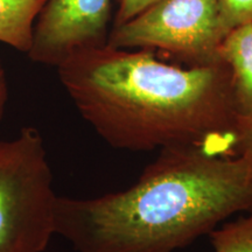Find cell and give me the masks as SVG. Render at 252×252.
Listing matches in <instances>:
<instances>
[{"mask_svg": "<svg viewBox=\"0 0 252 252\" xmlns=\"http://www.w3.org/2000/svg\"><path fill=\"white\" fill-rule=\"evenodd\" d=\"M56 69L80 115L112 147L198 146L231 157L237 115L223 60L182 68L153 50L104 46L75 53Z\"/></svg>", "mask_w": 252, "mask_h": 252, "instance_id": "1", "label": "cell"}, {"mask_svg": "<svg viewBox=\"0 0 252 252\" xmlns=\"http://www.w3.org/2000/svg\"><path fill=\"white\" fill-rule=\"evenodd\" d=\"M245 210H252L251 158L171 147L125 190L59 196L55 234L77 252H174Z\"/></svg>", "mask_w": 252, "mask_h": 252, "instance_id": "2", "label": "cell"}, {"mask_svg": "<svg viewBox=\"0 0 252 252\" xmlns=\"http://www.w3.org/2000/svg\"><path fill=\"white\" fill-rule=\"evenodd\" d=\"M58 197L35 127L0 141V252H45L55 235Z\"/></svg>", "mask_w": 252, "mask_h": 252, "instance_id": "3", "label": "cell"}, {"mask_svg": "<svg viewBox=\"0 0 252 252\" xmlns=\"http://www.w3.org/2000/svg\"><path fill=\"white\" fill-rule=\"evenodd\" d=\"M217 0H159L131 20L112 27L109 47L159 52L187 67L222 61L224 40Z\"/></svg>", "mask_w": 252, "mask_h": 252, "instance_id": "4", "label": "cell"}, {"mask_svg": "<svg viewBox=\"0 0 252 252\" xmlns=\"http://www.w3.org/2000/svg\"><path fill=\"white\" fill-rule=\"evenodd\" d=\"M116 0H46L27 56L49 67L81 50L108 45Z\"/></svg>", "mask_w": 252, "mask_h": 252, "instance_id": "5", "label": "cell"}, {"mask_svg": "<svg viewBox=\"0 0 252 252\" xmlns=\"http://www.w3.org/2000/svg\"><path fill=\"white\" fill-rule=\"evenodd\" d=\"M220 56L231 70V89L237 118H252V23L226 34Z\"/></svg>", "mask_w": 252, "mask_h": 252, "instance_id": "6", "label": "cell"}, {"mask_svg": "<svg viewBox=\"0 0 252 252\" xmlns=\"http://www.w3.org/2000/svg\"><path fill=\"white\" fill-rule=\"evenodd\" d=\"M46 0H0V43L27 54Z\"/></svg>", "mask_w": 252, "mask_h": 252, "instance_id": "7", "label": "cell"}, {"mask_svg": "<svg viewBox=\"0 0 252 252\" xmlns=\"http://www.w3.org/2000/svg\"><path fill=\"white\" fill-rule=\"evenodd\" d=\"M208 235L215 252H252V215L215 228Z\"/></svg>", "mask_w": 252, "mask_h": 252, "instance_id": "8", "label": "cell"}, {"mask_svg": "<svg viewBox=\"0 0 252 252\" xmlns=\"http://www.w3.org/2000/svg\"><path fill=\"white\" fill-rule=\"evenodd\" d=\"M217 13L222 33L252 23V0H217Z\"/></svg>", "mask_w": 252, "mask_h": 252, "instance_id": "9", "label": "cell"}, {"mask_svg": "<svg viewBox=\"0 0 252 252\" xmlns=\"http://www.w3.org/2000/svg\"><path fill=\"white\" fill-rule=\"evenodd\" d=\"M230 154L252 159V118H237Z\"/></svg>", "mask_w": 252, "mask_h": 252, "instance_id": "10", "label": "cell"}, {"mask_svg": "<svg viewBox=\"0 0 252 252\" xmlns=\"http://www.w3.org/2000/svg\"><path fill=\"white\" fill-rule=\"evenodd\" d=\"M158 1L159 0H116L111 28L131 20Z\"/></svg>", "mask_w": 252, "mask_h": 252, "instance_id": "11", "label": "cell"}, {"mask_svg": "<svg viewBox=\"0 0 252 252\" xmlns=\"http://www.w3.org/2000/svg\"><path fill=\"white\" fill-rule=\"evenodd\" d=\"M8 100V82L7 75H6L5 64L0 55V123L4 117L6 104Z\"/></svg>", "mask_w": 252, "mask_h": 252, "instance_id": "12", "label": "cell"}]
</instances>
